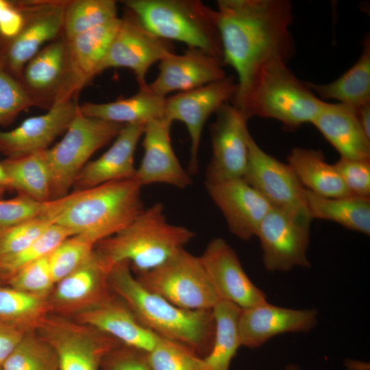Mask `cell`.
<instances>
[{
	"label": "cell",
	"mask_w": 370,
	"mask_h": 370,
	"mask_svg": "<svg viewBox=\"0 0 370 370\" xmlns=\"http://www.w3.org/2000/svg\"><path fill=\"white\" fill-rule=\"evenodd\" d=\"M223 64L238 75V103L260 68L273 60L288 62L295 52L291 33L292 3L288 0H219L214 10Z\"/></svg>",
	"instance_id": "1"
},
{
	"label": "cell",
	"mask_w": 370,
	"mask_h": 370,
	"mask_svg": "<svg viewBox=\"0 0 370 370\" xmlns=\"http://www.w3.org/2000/svg\"><path fill=\"white\" fill-rule=\"evenodd\" d=\"M142 188L132 178L73 190L46 202L41 216L97 243L125 228L144 210Z\"/></svg>",
	"instance_id": "2"
},
{
	"label": "cell",
	"mask_w": 370,
	"mask_h": 370,
	"mask_svg": "<svg viewBox=\"0 0 370 370\" xmlns=\"http://www.w3.org/2000/svg\"><path fill=\"white\" fill-rule=\"evenodd\" d=\"M108 283L147 329L187 346L202 358L210 352L215 330L212 310L184 309L149 291L133 275L127 262L111 267Z\"/></svg>",
	"instance_id": "3"
},
{
	"label": "cell",
	"mask_w": 370,
	"mask_h": 370,
	"mask_svg": "<svg viewBox=\"0 0 370 370\" xmlns=\"http://www.w3.org/2000/svg\"><path fill=\"white\" fill-rule=\"evenodd\" d=\"M195 232L169 223L164 206L156 202L117 233L99 241L95 251L110 270L127 262L136 275L151 271L184 249Z\"/></svg>",
	"instance_id": "4"
},
{
	"label": "cell",
	"mask_w": 370,
	"mask_h": 370,
	"mask_svg": "<svg viewBox=\"0 0 370 370\" xmlns=\"http://www.w3.org/2000/svg\"><path fill=\"white\" fill-rule=\"evenodd\" d=\"M287 64L273 60L263 65L243 99L232 105L247 119L254 116L273 119L291 130L311 123L325 101L312 91L308 82L299 79Z\"/></svg>",
	"instance_id": "5"
},
{
	"label": "cell",
	"mask_w": 370,
	"mask_h": 370,
	"mask_svg": "<svg viewBox=\"0 0 370 370\" xmlns=\"http://www.w3.org/2000/svg\"><path fill=\"white\" fill-rule=\"evenodd\" d=\"M140 23L155 35L222 58L214 10L199 0H124Z\"/></svg>",
	"instance_id": "6"
},
{
	"label": "cell",
	"mask_w": 370,
	"mask_h": 370,
	"mask_svg": "<svg viewBox=\"0 0 370 370\" xmlns=\"http://www.w3.org/2000/svg\"><path fill=\"white\" fill-rule=\"evenodd\" d=\"M124 125L86 116L78 110L63 138L46 151L51 175L50 201L70 193L90 157L114 139Z\"/></svg>",
	"instance_id": "7"
},
{
	"label": "cell",
	"mask_w": 370,
	"mask_h": 370,
	"mask_svg": "<svg viewBox=\"0 0 370 370\" xmlns=\"http://www.w3.org/2000/svg\"><path fill=\"white\" fill-rule=\"evenodd\" d=\"M149 291L187 310H212L220 300L200 257L184 249L164 263L136 277Z\"/></svg>",
	"instance_id": "8"
},
{
	"label": "cell",
	"mask_w": 370,
	"mask_h": 370,
	"mask_svg": "<svg viewBox=\"0 0 370 370\" xmlns=\"http://www.w3.org/2000/svg\"><path fill=\"white\" fill-rule=\"evenodd\" d=\"M19 81L32 106L47 111L57 103L77 100L82 88L63 34L42 47L25 64Z\"/></svg>",
	"instance_id": "9"
},
{
	"label": "cell",
	"mask_w": 370,
	"mask_h": 370,
	"mask_svg": "<svg viewBox=\"0 0 370 370\" xmlns=\"http://www.w3.org/2000/svg\"><path fill=\"white\" fill-rule=\"evenodd\" d=\"M36 332L54 349L59 370H101L104 356L122 345L92 325L53 314L45 317Z\"/></svg>",
	"instance_id": "10"
},
{
	"label": "cell",
	"mask_w": 370,
	"mask_h": 370,
	"mask_svg": "<svg viewBox=\"0 0 370 370\" xmlns=\"http://www.w3.org/2000/svg\"><path fill=\"white\" fill-rule=\"evenodd\" d=\"M16 1L24 16L23 25L15 36H0V64L19 80L25 64L42 47L63 34L67 0Z\"/></svg>",
	"instance_id": "11"
},
{
	"label": "cell",
	"mask_w": 370,
	"mask_h": 370,
	"mask_svg": "<svg viewBox=\"0 0 370 370\" xmlns=\"http://www.w3.org/2000/svg\"><path fill=\"white\" fill-rule=\"evenodd\" d=\"M310 217L273 208L262 221L256 234L263 264L271 271H287L295 267H310Z\"/></svg>",
	"instance_id": "12"
},
{
	"label": "cell",
	"mask_w": 370,
	"mask_h": 370,
	"mask_svg": "<svg viewBox=\"0 0 370 370\" xmlns=\"http://www.w3.org/2000/svg\"><path fill=\"white\" fill-rule=\"evenodd\" d=\"M174 53L171 41L146 28L128 9L121 17L120 26L99 68V74L110 68L132 71L139 89L147 87L146 76L150 67Z\"/></svg>",
	"instance_id": "13"
},
{
	"label": "cell",
	"mask_w": 370,
	"mask_h": 370,
	"mask_svg": "<svg viewBox=\"0 0 370 370\" xmlns=\"http://www.w3.org/2000/svg\"><path fill=\"white\" fill-rule=\"evenodd\" d=\"M248 147V165L243 179L273 208L311 218L306 201V188L288 164L266 153L251 134Z\"/></svg>",
	"instance_id": "14"
},
{
	"label": "cell",
	"mask_w": 370,
	"mask_h": 370,
	"mask_svg": "<svg viewBox=\"0 0 370 370\" xmlns=\"http://www.w3.org/2000/svg\"><path fill=\"white\" fill-rule=\"evenodd\" d=\"M215 114L210 127L212 158L206 182L243 178L249 160L248 119L230 102L222 105Z\"/></svg>",
	"instance_id": "15"
},
{
	"label": "cell",
	"mask_w": 370,
	"mask_h": 370,
	"mask_svg": "<svg viewBox=\"0 0 370 370\" xmlns=\"http://www.w3.org/2000/svg\"><path fill=\"white\" fill-rule=\"evenodd\" d=\"M237 84L230 77L166 97L164 118L171 123H183L190 139V173L198 169V152L204 127L208 118L227 102L231 101Z\"/></svg>",
	"instance_id": "16"
},
{
	"label": "cell",
	"mask_w": 370,
	"mask_h": 370,
	"mask_svg": "<svg viewBox=\"0 0 370 370\" xmlns=\"http://www.w3.org/2000/svg\"><path fill=\"white\" fill-rule=\"evenodd\" d=\"M109 271L94 249L84 264L55 284L48 295L50 314L73 318L110 298Z\"/></svg>",
	"instance_id": "17"
},
{
	"label": "cell",
	"mask_w": 370,
	"mask_h": 370,
	"mask_svg": "<svg viewBox=\"0 0 370 370\" xmlns=\"http://www.w3.org/2000/svg\"><path fill=\"white\" fill-rule=\"evenodd\" d=\"M200 257L219 299L247 308L267 301L243 269L235 251L221 238H213Z\"/></svg>",
	"instance_id": "18"
},
{
	"label": "cell",
	"mask_w": 370,
	"mask_h": 370,
	"mask_svg": "<svg viewBox=\"0 0 370 370\" xmlns=\"http://www.w3.org/2000/svg\"><path fill=\"white\" fill-rule=\"evenodd\" d=\"M206 190L223 214L230 231L248 241L273 208L269 201L243 178L205 182Z\"/></svg>",
	"instance_id": "19"
},
{
	"label": "cell",
	"mask_w": 370,
	"mask_h": 370,
	"mask_svg": "<svg viewBox=\"0 0 370 370\" xmlns=\"http://www.w3.org/2000/svg\"><path fill=\"white\" fill-rule=\"evenodd\" d=\"M77 100L59 103L45 114L29 117L10 131L0 130V153L15 158L41 152L65 133L79 110Z\"/></svg>",
	"instance_id": "20"
},
{
	"label": "cell",
	"mask_w": 370,
	"mask_h": 370,
	"mask_svg": "<svg viewBox=\"0 0 370 370\" xmlns=\"http://www.w3.org/2000/svg\"><path fill=\"white\" fill-rule=\"evenodd\" d=\"M159 73L148 88L162 97L172 92L191 90L227 77L222 58L188 48L182 54L172 53L158 62Z\"/></svg>",
	"instance_id": "21"
},
{
	"label": "cell",
	"mask_w": 370,
	"mask_h": 370,
	"mask_svg": "<svg viewBox=\"0 0 370 370\" xmlns=\"http://www.w3.org/2000/svg\"><path fill=\"white\" fill-rule=\"evenodd\" d=\"M171 124L164 117L145 125L143 157L134 176L142 187L162 183L186 188L192 184L190 174L182 167L173 149L170 136Z\"/></svg>",
	"instance_id": "22"
},
{
	"label": "cell",
	"mask_w": 370,
	"mask_h": 370,
	"mask_svg": "<svg viewBox=\"0 0 370 370\" xmlns=\"http://www.w3.org/2000/svg\"><path fill=\"white\" fill-rule=\"evenodd\" d=\"M315 309L295 310L267 301L241 308L238 332L241 346L258 348L273 336L284 332H308L317 325Z\"/></svg>",
	"instance_id": "23"
},
{
	"label": "cell",
	"mask_w": 370,
	"mask_h": 370,
	"mask_svg": "<svg viewBox=\"0 0 370 370\" xmlns=\"http://www.w3.org/2000/svg\"><path fill=\"white\" fill-rule=\"evenodd\" d=\"M145 124H126L111 147L98 158L89 161L76 177L73 190L90 188L104 183L134 178V158Z\"/></svg>",
	"instance_id": "24"
},
{
	"label": "cell",
	"mask_w": 370,
	"mask_h": 370,
	"mask_svg": "<svg viewBox=\"0 0 370 370\" xmlns=\"http://www.w3.org/2000/svg\"><path fill=\"white\" fill-rule=\"evenodd\" d=\"M72 319L99 329L122 345L145 352H150L160 338L145 327L127 305L114 293L105 301Z\"/></svg>",
	"instance_id": "25"
},
{
	"label": "cell",
	"mask_w": 370,
	"mask_h": 370,
	"mask_svg": "<svg viewBox=\"0 0 370 370\" xmlns=\"http://www.w3.org/2000/svg\"><path fill=\"white\" fill-rule=\"evenodd\" d=\"M341 158L370 160V138L360 124L357 108L325 101L311 123Z\"/></svg>",
	"instance_id": "26"
},
{
	"label": "cell",
	"mask_w": 370,
	"mask_h": 370,
	"mask_svg": "<svg viewBox=\"0 0 370 370\" xmlns=\"http://www.w3.org/2000/svg\"><path fill=\"white\" fill-rule=\"evenodd\" d=\"M166 97L151 92L147 87L135 95L114 101L79 105V112L86 116L121 124H146L164 117Z\"/></svg>",
	"instance_id": "27"
},
{
	"label": "cell",
	"mask_w": 370,
	"mask_h": 370,
	"mask_svg": "<svg viewBox=\"0 0 370 370\" xmlns=\"http://www.w3.org/2000/svg\"><path fill=\"white\" fill-rule=\"evenodd\" d=\"M287 160L306 189L326 197L353 195L321 150L297 147L291 150Z\"/></svg>",
	"instance_id": "28"
},
{
	"label": "cell",
	"mask_w": 370,
	"mask_h": 370,
	"mask_svg": "<svg viewBox=\"0 0 370 370\" xmlns=\"http://www.w3.org/2000/svg\"><path fill=\"white\" fill-rule=\"evenodd\" d=\"M121 24V18L79 34L68 40L75 75L83 88L95 76Z\"/></svg>",
	"instance_id": "29"
},
{
	"label": "cell",
	"mask_w": 370,
	"mask_h": 370,
	"mask_svg": "<svg viewBox=\"0 0 370 370\" xmlns=\"http://www.w3.org/2000/svg\"><path fill=\"white\" fill-rule=\"evenodd\" d=\"M312 91L324 100H335L354 108L370 103V40L367 36L356 62L328 84L308 82Z\"/></svg>",
	"instance_id": "30"
},
{
	"label": "cell",
	"mask_w": 370,
	"mask_h": 370,
	"mask_svg": "<svg viewBox=\"0 0 370 370\" xmlns=\"http://www.w3.org/2000/svg\"><path fill=\"white\" fill-rule=\"evenodd\" d=\"M305 197L312 219L334 221L349 230L369 235V198L356 195L326 197L307 189Z\"/></svg>",
	"instance_id": "31"
},
{
	"label": "cell",
	"mask_w": 370,
	"mask_h": 370,
	"mask_svg": "<svg viewBox=\"0 0 370 370\" xmlns=\"http://www.w3.org/2000/svg\"><path fill=\"white\" fill-rule=\"evenodd\" d=\"M46 151L1 161L12 191L40 203L50 201L51 175Z\"/></svg>",
	"instance_id": "32"
},
{
	"label": "cell",
	"mask_w": 370,
	"mask_h": 370,
	"mask_svg": "<svg viewBox=\"0 0 370 370\" xmlns=\"http://www.w3.org/2000/svg\"><path fill=\"white\" fill-rule=\"evenodd\" d=\"M241 308L220 299L212 308L215 330L212 348L203 358V370H229L232 358L241 346L238 318Z\"/></svg>",
	"instance_id": "33"
},
{
	"label": "cell",
	"mask_w": 370,
	"mask_h": 370,
	"mask_svg": "<svg viewBox=\"0 0 370 370\" xmlns=\"http://www.w3.org/2000/svg\"><path fill=\"white\" fill-rule=\"evenodd\" d=\"M49 314L48 296L28 293L0 282V319L32 331Z\"/></svg>",
	"instance_id": "34"
},
{
	"label": "cell",
	"mask_w": 370,
	"mask_h": 370,
	"mask_svg": "<svg viewBox=\"0 0 370 370\" xmlns=\"http://www.w3.org/2000/svg\"><path fill=\"white\" fill-rule=\"evenodd\" d=\"M114 0H67L63 34L67 40L117 18Z\"/></svg>",
	"instance_id": "35"
},
{
	"label": "cell",
	"mask_w": 370,
	"mask_h": 370,
	"mask_svg": "<svg viewBox=\"0 0 370 370\" xmlns=\"http://www.w3.org/2000/svg\"><path fill=\"white\" fill-rule=\"evenodd\" d=\"M2 370H59L52 346L36 330L27 332L1 365Z\"/></svg>",
	"instance_id": "36"
},
{
	"label": "cell",
	"mask_w": 370,
	"mask_h": 370,
	"mask_svg": "<svg viewBox=\"0 0 370 370\" xmlns=\"http://www.w3.org/2000/svg\"><path fill=\"white\" fill-rule=\"evenodd\" d=\"M73 235L67 228L52 224L42 235L20 251L0 258V282L4 284L25 266L49 255L66 238Z\"/></svg>",
	"instance_id": "37"
},
{
	"label": "cell",
	"mask_w": 370,
	"mask_h": 370,
	"mask_svg": "<svg viewBox=\"0 0 370 370\" xmlns=\"http://www.w3.org/2000/svg\"><path fill=\"white\" fill-rule=\"evenodd\" d=\"M97 242L84 234L72 235L49 255L55 284L78 269L92 255Z\"/></svg>",
	"instance_id": "38"
},
{
	"label": "cell",
	"mask_w": 370,
	"mask_h": 370,
	"mask_svg": "<svg viewBox=\"0 0 370 370\" xmlns=\"http://www.w3.org/2000/svg\"><path fill=\"white\" fill-rule=\"evenodd\" d=\"M151 370H203V358L177 342L160 337L155 347L147 352Z\"/></svg>",
	"instance_id": "39"
},
{
	"label": "cell",
	"mask_w": 370,
	"mask_h": 370,
	"mask_svg": "<svg viewBox=\"0 0 370 370\" xmlns=\"http://www.w3.org/2000/svg\"><path fill=\"white\" fill-rule=\"evenodd\" d=\"M53 223L42 217H36L8 225H0V258L23 249Z\"/></svg>",
	"instance_id": "40"
},
{
	"label": "cell",
	"mask_w": 370,
	"mask_h": 370,
	"mask_svg": "<svg viewBox=\"0 0 370 370\" xmlns=\"http://www.w3.org/2000/svg\"><path fill=\"white\" fill-rule=\"evenodd\" d=\"M4 284L28 293L48 296L55 285L49 255L25 266Z\"/></svg>",
	"instance_id": "41"
},
{
	"label": "cell",
	"mask_w": 370,
	"mask_h": 370,
	"mask_svg": "<svg viewBox=\"0 0 370 370\" xmlns=\"http://www.w3.org/2000/svg\"><path fill=\"white\" fill-rule=\"evenodd\" d=\"M32 103L18 79L0 64V127L11 123Z\"/></svg>",
	"instance_id": "42"
},
{
	"label": "cell",
	"mask_w": 370,
	"mask_h": 370,
	"mask_svg": "<svg viewBox=\"0 0 370 370\" xmlns=\"http://www.w3.org/2000/svg\"><path fill=\"white\" fill-rule=\"evenodd\" d=\"M334 166L353 195L369 198V160H350L340 158Z\"/></svg>",
	"instance_id": "43"
},
{
	"label": "cell",
	"mask_w": 370,
	"mask_h": 370,
	"mask_svg": "<svg viewBox=\"0 0 370 370\" xmlns=\"http://www.w3.org/2000/svg\"><path fill=\"white\" fill-rule=\"evenodd\" d=\"M45 203H40L17 195L0 199V225H8L40 216Z\"/></svg>",
	"instance_id": "44"
},
{
	"label": "cell",
	"mask_w": 370,
	"mask_h": 370,
	"mask_svg": "<svg viewBox=\"0 0 370 370\" xmlns=\"http://www.w3.org/2000/svg\"><path fill=\"white\" fill-rule=\"evenodd\" d=\"M101 370H151L147 352L120 345L103 358Z\"/></svg>",
	"instance_id": "45"
},
{
	"label": "cell",
	"mask_w": 370,
	"mask_h": 370,
	"mask_svg": "<svg viewBox=\"0 0 370 370\" xmlns=\"http://www.w3.org/2000/svg\"><path fill=\"white\" fill-rule=\"evenodd\" d=\"M23 14L16 1L0 0V36L11 38L21 30Z\"/></svg>",
	"instance_id": "46"
},
{
	"label": "cell",
	"mask_w": 370,
	"mask_h": 370,
	"mask_svg": "<svg viewBox=\"0 0 370 370\" xmlns=\"http://www.w3.org/2000/svg\"><path fill=\"white\" fill-rule=\"evenodd\" d=\"M27 332L0 319V367Z\"/></svg>",
	"instance_id": "47"
},
{
	"label": "cell",
	"mask_w": 370,
	"mask_h": 370,
	"mask_svg": "<svg viewBox=\"0 0 370 370\" xmlns=\"http://www.w3.org/2000/svg\"><path fill=\"white\" fill-rule=\"evenodd\" d=\"M357 114L360 125L370 138V103L357 108Z\"/></svg>",
	"instance_id": "48"
},
{
	"label": "cell",
	"mask_w": 370,
	"mask_h": 370,
	"mask_svg": "<svg viewBox=\"0 0 370 370\" xmlns=\"http://www.w3.org/2000/svg\"><path fill=\"white\" fill-rule=\"evenodd\" d=\"M12 191L9 177L0 162V199H3L6 193Z\"/></svg>",
	"instance_id": "49"
},
{
	"label": "cell",
	"mask_w": 370,
	"mask_h": 370,
	"mask_svg": "<svg viewBox=\"0 0 370 370\" xmlns=\"http://www.w3.org/2000/svg\"><path fill=\"white\" fill-rule=\"evenodd\" d=\"M347 370H368L369 366L365 362L350 361L347 364ZM286 370H300L296 365L291 364L286 367Z\"/></svg>",
	"instance_id": "50"
},
{
	"label": "cell",
	"mask_w": 370,
	"mask_h": 370,
	"mask_svg": "<svg viewBox=\"0 0 370 370\" xmlns=\"http://www.w3.org/2000/svg\"><path fill=\"white\" fill-rule=\"evenodd\" d=\"M0 370H2L1 367H0Z\"/></svg>",
	"instance_id": "51"
}]
</instances>
